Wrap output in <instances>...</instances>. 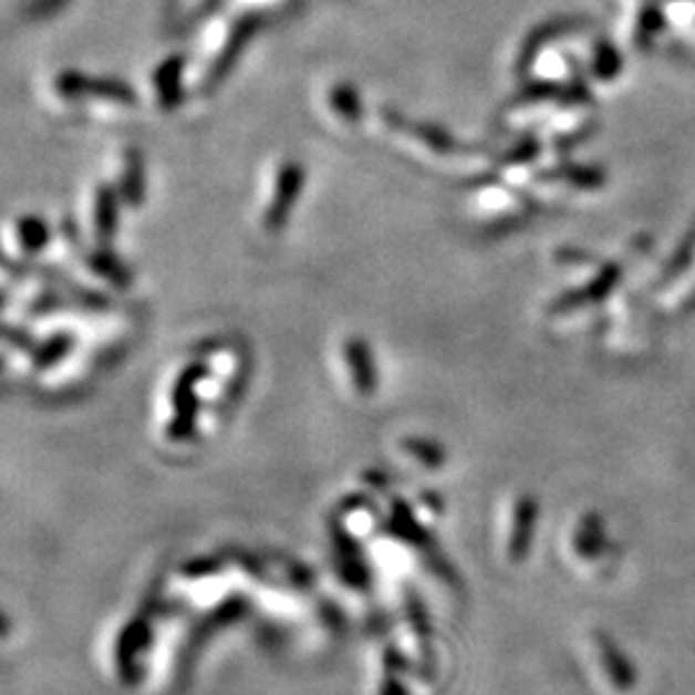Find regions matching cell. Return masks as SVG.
<instances>
[{
  "mask_svg": "<svg viewBox=\"0 0 695 695\" xmlns=\"http://www.w3.org/2000/svg\"><path fill=\"white\" fill-rule=\"evenodd\" d=\"M204 374V366L186 369L180 378L173 386V409L176 417L170 423V436L173 440H186L194 433L196 425V382Z\"/></svg>",
  "mask_w": 695,
  "mask_h": 695,
  "instance_id": "1",
  "label": "cell"
},
{
  "mask_svg": "<svg viewBox=\"0 0 695 695\" xmlns=\"http://www.w3.org/2000/svg\"><path fill=\"white\" fill-rule=\"evenodd\" d=\"M302 180H304V170L299 163H287L279 173V180H276V194L271 204H268L266 211V230L276 232L279 227L287 222L289 209L294 207L299 191H302Z\"/></svg>",
  "mask_w": 695,
  "mask_h": 695,
  "instance_id": "2",
  "label": "cell"
},
{
  "mask_svg": "<svg viewBox=\"0 0 695 695\" xmlns=\"http://www.w3.org/2000/svg\"><path fill=\"white\" fill-rule=\"evenodd\" d=\"M60 91L68 93V96H77V93H85V96H101V98H114V101H132V91L124 89L118 83H106V81H89V77L81 75H65L60 77Z\"/></svg>",
  "mask_w": 695,
  "mask_h": 695,
  "instance_id": "3",
  "label": "cell"
},
{
  "mask_svg": "<svg viewBox=\"0 0 695 695\" xmlns=\"http://www.w3.org/2000/svg\"><path fill=\"white\" fill-rule=\"evenodd\" d=\"M116 230V196L112 188H98L96 196V232L98 240L106 242L114 237Z\"/></svg>",
  "mask_w": 695,
  "mask_h": 695,
  "instance_id": "4",
  "label": "cell"
},
{
  "mask_svg": "<svg viewBox=\"0 0 695 695\" xmlns=\"http://www.w3.org/2000/svg\"><path fill=\"white\" fill-rule=\"evenodd\" d=\"M19 237H21V245L27 250H39V248H44V242H46V237H50V232H46V225L42 222V219L39 217H27V219H21V225H19Z\"/></svg>",
  "mask_w": 695,
  "mask_h": 695,
  "instance_id": "5",
  "label": "cell"
},
{
  "mask_svg": "<svg viewBox=\"0 0 695 695\" xmlns=\"http://www.w3.org/2000/svg\"><path fill=\"white\" fill-rule=\"evenodd\" d=\"M124 196H126V201H132V204H137L139 196H142V165H139V155L137 153L126 155Z\"/></svg>",
  "mask_w": 695,
  "mask_h": 695,
  "instance_id": "6",
  "label": "cell"
},
{
  "mask_svg": "<svg viewBox=\"0 0 695 695\" xmlns=\"http://www.w3.org/2000/svg\"><path fill=\"white\" fill-rule=\"evenodd\" d=\"M168 73V77H157V85H160V101L163 106H173L178 101V68L170 65V70H165Z\"/></svg>",
  "mask_w": 695,
  "mask_h": 695,
  "instance_id": "7",
  "label": "cell"
},
{
  "mask_svg": "<svg viewBox=\"0 0 695 695\" xmlns=\"http://www.w3.org/2000/svg\"><path fill=\"white\" fill-rule=\"evenodd\" d=\"M348 361L353 363V371H355V376H359V382L366 386L369 376H366V351H363V345L359 343L348 345Z\"/></svg>",
  "mask_w": 695,
  "mask_h": 695,
  "instance_id": "8",
  "label": "cell"
},
{
  "mask_svg": "<svg viewBox=\"0 0 695 695\" xmlns=\"http://www.w3.org/2000/svg\"><path fill=\"white\" fill-rule=\"evenodd\" d=\"M93 268H96V271L101 273V276H106V279H112V281H116V283H124L126 281V271L118 263H114L112 258H106V256H101L98 260H93Z\"/></svg>",
  "mask_w": 695,
  "mask_h": 695,
  "instance_id": "9",
  "label": "cell"
},
{
  "mask_svg": "<svg viewBox=\"0 0 695 695\" xmlns=\"http://www.w3.org/2000/svg\"><path fill=\"white\" fill-rule=\"evenodd\" d=\"M65 348H70V341H65V338H58V341L46 343L42 351H39L37 363H39V366H46V363L58 361L60 353H65Z\"/></svg>",
  "mask_w": 695,
  "mask_h": 695,
  "instance_id": "10",
  "label": "cell"
}]
</instances>
